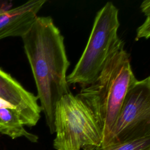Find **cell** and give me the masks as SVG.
I'll use <instances>...</instances> for the list:
<instances>
[{
	"instance_id": "cell-1",
	"label": "cell",
	"mask_w": 150,
	"mask_h": 150,
	"mask_svg": "<svg viewBox=\"0 0 150 150\" xmlns=\"http://www.w3.org/2000/svg\"><path fill=\"white\" fill-rule=\"evenodd\" d=\"M22 39L40 106L50 132L53 134L56 105L62 97L70 92L66 74L70 62L64 37L52 17L48 16H38Z\"/></svg>"
},
{
	"instance_id": "cell-2",
	"label": "cell",
	"mask_w": 150,
	"mask_h": 150,
	"mask_svg": "<svg viewBox=\"0 0 150 150\" xmlns=\"http://www.w3.org/2000/svg\"><path fill=\"white\" fill-rule=\"evenodd\" d=\"M137 80L129 54L120 39L98 76L76 95L93 113L102 132L101 145L110 132L128 90Z\"/></svg>"
},
{
	"instance_id": "cell-3",
	"label": "cell",
	"mask_w": 150,
	"mask_h": 150,
	"mask_svg": "<svg viewBox=\"0 0 150 150\" xmlns=\"http://www.w3.org/2000/svg\"><path fill=\"white\" fill-rule=\"evenodd\" d=\"M54 125L55 150H92L101 145L102 132L93 113L70 91L56 105Z\"/></svg>"
},
{
	"instance_id": "cell-4",
	"label": "cell",
	"mask_w": 150,
	"mask_h": 150,
	"mask_svg": "<svg viewBox=\"0 0 150 150\" xmlns=\"http://www.w3.org/2000/svg\"><path fill=\"white\" fill-rule=\"evenodd\" d=\"M118 9L107 2L97 13L83 52L71 73L67 76L70 84L83 87L91 84L104 66L111 51L119 42Z\"/></svg>"
},
{
	"instance_id": "cell-5",
	"label": "cell",
	"mask_w": 150,
	"mask_h": 150,
	"mask_svg": "<svg viewBox=\"0 0 150 150\" xmlns=\"http://www.w3.org/2000/svg\"><path fill=\"white\" fill-rule=\"evenodd\" d=\"M150 136V77L137 80L128 90L115 121L101 146Z\"/></svg>"
},
{
	"instance_id": "cell-6",
	"label": "cell",
	"mask_w": 150,
	"mask_h": 150,
	"mask_svg": "<svg viewBox=\"0 0 150 150\" xmlns=\"http://www.w3.org/2000/svg\"><path fill=\"white\" fill-rule=\"evenodd\" d=\"M0 98L13 108L24 126L32 127L38 122L42 110L38 103V96L1 68Z\"/></svg>"
},
{
	"instance_id": "cell-7",
	"label": "cell",
	"mask_w": 150,
	"mask_h": 150,
	"mask_svg": "<svg viewBox=\"0 0 150 150\" xmlns=\"http://www.w3.org/2000/svg\"><path fill=\"white\" fill-rule=\"evenodd\" d=\"M46 0H30L8 9L0 5V40L8 37H23L35 22Z\"/></svg>"
},
{
	"instance_id": "cell-8",
	"label": "cell",
	"mask_w": 150,
	"mask_h": 150,
	"mask_svg": "<svg viewBox=\"0 0 150 150\" xmlns=\"http://www.w3.org/2000/svg\"><path fill=\"white\" fill-rule=\"evenodd\" d=\"M0 133L12 139L25 137L32 143L38 142V135L27 131L15 111L10 108H0Z\"/></svg>"
},
{
	"instance_id": "cell-9",
	"label": "cell",
	"mask_w": 150,
	"mask_h": 150,
	"mask_svg": "<svg viewBox=\"0 0 150 150\" xmlns=\"http://www.w3.org/2000/svg\"><path fill=\"white\" fill-rule=\"evenodd\" d=\"M92 150H150V136L132 141L100 146Z\"/></svg>"
},
{
	"instance_id": "cell-10",
	"label": "cell",
	"mask_w": 150,
	"mask_h": 150,
	"mask_svg": "<svg viewBox=\"0 0 150 150\" xmlns=\"http://www.w3.org/2000/svg\"><path fill=\"white\" fill-rule=\"evenodd\" d=\"M146 18L144 23L138 28L135 40L141 38L149 39L150 36V16H146Z\"/></svg>"
},
{
	"instance_id": "cell-11",
	"label": "cell",
	"mask_w": 150,
	"mask_h": 150,
	"mask_svg": "<svg viewBox=\"0 0 150 150\" xmlns=\"http://www.w3.org/2000/svg\"><path fill=\"white\" fill-rule=\"evenodd\" d=\"M140 8L142 12L146 16H150V1L149 0H145L142 2Z\"/></svg>"
},
{
	"instance_id": "cell-12",
	"label": "cell",
	"mask_w": 150,
	"mask_h": 150,
	"mask_svg": "<svg viewBox=\"0 0 150 150\" xmlns=\"http://www.w3.org/2000/svg\"><path fill=\"white\" fill-rule=\"evenodd\" d=\"M10 108L14 110L13 108L10 104H9L8 103L0 98V108Z\"/></svg>"
}]
</instances>
